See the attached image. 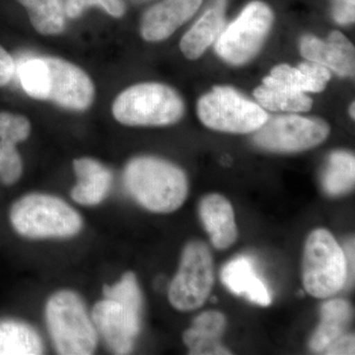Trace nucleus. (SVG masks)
Segmentation results:
<instances>
[{
	"instance_id": "nucleus-25",
	"label": "nucleus",
	"mask_w": 355,
	"mask_h": 355,
	"mask_svg": "<svg viewBox=\"0 0 355 355\" xmlns=\"http://www.w3.org/2000/svg\"><path fill=\"white\" fill-rule=\"evenodd\" d=\"M19 76L25 92L37 100H46L48 69L43 58H33L21 65Z\"/></svg>"
},
{
	"instance_id": "nucleus-30",
	"label": "nucleus",
	"mask_w": 355,
	"mask_h": 355,
	"mask_svg": "<svg viewBox=\"0 0 355 355\" xmlns=\"http://www.w3.org/2000/svg\"><path fill=\"white\" fill-rule=\"evenodd\" d=\"M15 72V62L6 49L0 46V87L10 83Z\"/></svg>"
},
{
	"instance_id": "nucleus-13",
	"label": "nucleus",
	"mask_w": 355,
	"mask_h": 355,
	"mask_svg": "<svg viewBox=\"0 0 355 355\" xmlns=\"http://www.w3.org/2000/svg\"><path fill=\"white\" fill-rule=\"evenodd\" d=\"M300 51L301 55L310 62L324 65L338 76H354V46L340 32H331L326 41L306 36L301 40Z\"/></svg>"
},
{
	"instance_id": "nucleus-17",
	"label": "nucleus",
	"mask_w": 355,
	"mask_h": 355,
	"mask_svg": "<svg viewBox=\"0 0 355 355\" xmlns=\"http://www.w3.org/2000/svg\"><path fill=\"white\" fill-rule=\"evenodd\" d=\"M221 280L229 291L237 295H246L251 302L261 306L272 303L270 291L258 277L253 263L245 257L229 261L221 272Z\"/></svg>"
},
{
	"instance_id": "nucleus-11",
	"label": "nucleus",
	"mask_w": 355,
	"mask_h": 355,
	"mask_svg": "<svg viewBox=\"0 0 355 355\" xmlns=\"http://www.w3.org/2000/svg\"><path fill=\"white\" fill-rule=\"evenodd\" d=\"M140 314L141 306L105 298L93 308L92 321L110 349L118 354H127L132 352L139 333Z\"/></svg>"
},
{
	"instance_id": "nucleus-18",
	"label": "nucleus",
	"mask_w": 355,
	"mask_h": 355,
	"mask_svg": "<svg viewBox=\"0 0 355 355\" xmlns=\"http://www.w3.org/2000/svg\"><path fill=\"white\" fill-rule=\"evenodd\" d=\"M272 83L298 92H322L331 78V72L317 62H304L297 69L288 64L275 67L268 76Z\"/></svg>"
},
{
	"instance_id": "nucleus-5",
	"label": "nucleus",
	"mask_w": 355,
	"mask_h": 355,
	"mask_svg": "<svg viewBox=\"0 0 355 355\" xmlns=\"http://www.w3.org/2000/svg\"><path fill=\"white\" fill-rule=\"evenodd\" d=\"M302 268L303 286L313 297H331L347 280L345 251L326 229H316L308 236Z\"/></svg>"
},
{
	"instance_id": "nucleus-6",
	"label": "nucleus",
	"mask_w": 355,
	"mask_h": 355,
	"mask_svg": "<svg viewBox=\"0 0 355 355\" xmlns=\"http://www.w3.org/2000/svg\"><path fill=\"white\" fill-rule=\"evenodd\" d=\"M198 114L205 127L218 132L249 133L268 119L265 110L230 87H216L198 102Z\"/></svg>"
},
{
	"instance_id": "nucleus-20",
	"label": "nucleus",
	"mask_w": 355,
	"mask_h": 355,
	"mask_svg": "<svg viewBox=\"0 0 355 355\" xmlns=\"http://www.w3.org/2000/svg\"><path fill=\"white\" fill-rule=\"evenodd\" d=\"M352 317L349 303L343 299H333L321 308V323L310 340L311 349L324 352L338 336L343 335Z\"/></svg>"
},
{
	"instance_id": "nucleus-24",
	"label": "nucleus",
	"mask_w": 355,
	"mask_h": 355,
	"mask_svg": "<svg viewBox=\"0 0 355 355\" xmlns=\"http://www.w3.org/2000/svg\"><path fill=\"white\" fill-rule=\"evenodd\" d=\"M355 159L347 151H336L329 157L323 175V187L327 193L340 196L354 188Z\"/></svg>"
},
{
	"instance_id": "nucleus-27",
	"label": "nucleus",
	"mask_w": 355,
	"mask_h": 355,
	"mask_svg": "<svg viewBox=\"0 0 355 355\" xmlns=\"http://www.w3.org/2000/svg\"><path fill=\"white\" fill-rule=\"evenodd\" d=\"M22 172V159L16 146L0 140V180L6 184H15Z\"/></svg>"
},
{
	"instance_id": "nucleus-12",
	"label": "nucleus",
	"mask_w": 355,
	"mask_h": 355,
	"mask_svg": "<svg viewBox=\"0 0 355 355\" xmlns=\"http://www.w3.org/2000/svg\"><path fill=\"white\" fill-rule=\"evenodd\" d=\"M202 0H163L146 11L140 34L147 42L164 41L193 17Z\"/></svg>"
},
{
	"instance_id": "nucleus-28",
	"label": "nucleus",
	"mask_w": 355,
	"mask_h": 355,
	"mask_svg": "<svg viewBox=\"0 0 355 355\" xmlns=\"http://www.w3.org/2000/svg\"><path fill=\"white\" fill-rule=\"evenodd\" d=\"M355 0H334V17L340 24L354 22Z\"/></svg>"
},
{
	"instance_id": "nucleus-7",
	"label": "nucleus",
	"mask_w": 355,
	"mask_h": 355,
	"mask_svg": "<svg viewBox=\"0 0 355 355\" xmlns=\"http://www.w3.org/2000/svg\"><path fill=\"white\" fill-rule=\"evenodd\" d=\"M214 282V260L205 243L193 241L184 247L177 275L170 284V303L179 311L202 307Z\"/></svg>"
},
{
	"instance_id": "nucleus-26",
	"label": "nucleus",
	"mask_w": 355,
	"mask_h": 355,
	"mask_svg": "<svg viewBox=\"0 0 355 355\" xmlns=\"http://www.w3.org/2000/svg\"><path fill=\"white\" fill-rule=\"evenodd\" d=\"M31 133V123L21 114L0 112V140L16 144L25 141Z\"/></svg>"
},
{
	"instance_id": "nucleus-21",
	"label": "nucleus",
	"mask_w": 355,
	"mask_h": 355,
	"mask_svg": "<svg viewBox=\"0 0 355 355\" xmlns=\"http://www.w3.org/2000/svg\"><path fill=\"white\" fill-rule=\"evenodd\" d=\"M254 98L263 108L275 112H308L312 108L313 101L305 93L291 90L272 83L268 77L263 85L254 90Z\"/></svg>"
},
{
	"instance_id": "nucleus-33",
	"label": "nucleus",
	"mask_w": 355,
	"mask_h": 355,
	"mask_svg": "<svg viewBox=\"0 0 355 355\" xmlns=\"http://www.w3.org/2000/svg\"><path fill=\"white\" fill-rule=\"evenodd\" d=\"M350 116H352V119H354V103H352V107H350Z\"/></svg>"
},
{
	"instance_id": "nucleus-14",
	"label": "nucleus",
	"mask_w": 355,
	"mask_h": 355,
	"mask_svg": "<svg viewBox=\"0 0 355 355\" xmlns=\"http://www.w3.org/2000/svg\"><path fill=\"white\" fill-rule=\"evenodd\" d=\"M198 211L203 227L216 249H228L234 244L238 229L234 210L227 198L218 193L205 196L200 200Z\"/></svg>"
},
{
	"instance_id": "nucleus-22",
	"label": "nucleus",
	"mask_w": 355,
	"mask_h": 355,
	"mask_svg": "<svg viewBox=\"0 0 355 355\" xmlns=\"http://www.w3.org/2000/svg\"><path fill=\"white\" fill-rule=\"evenodd\" d=\"M27 9L34 29L44 36H55L64 32V3L62 0H17Z\"/></svg>"
},
{
	"instance_id": "nucleus-4",
	"label": "nucleus",
	"mask_w": 355,
	"mask_h": 355,
	"mask_svg": "<svg viewBox=\"0 0 355 355\" xmlns=\"http://www.w3.org/2000/svg\"><path fill=\"white\" fill-rule=\"evenodd\" d=\"M46 320L58 354H92L97 345V330L83 300L74 292L53 294L46 307Z\"/></svg>"
},
{
	"instance_id": "nucleus-23",
	"label": "nucleus",
	"mask_w": 355,
	"mask_h": 355,
	"mask_svg": "<svg viewBox=\"0 0 355 355\" xmlns=\"http://www.w3.org/2000/svg\"><path fill=\"white\" fill-rule=\"evenodd\" d=\"M42 352L41 338L29 326L18 322L0 323V355H36Z\"/></svg>"
},
{
	"instance_id": "nucleus-15",
	"label": "nucleus",
	"mask_w": 355,
	"mask_h": 355,
	"mask_svg": "<svg viewBox=\"0 0 355 355\" xmlns=\"http://www.w3.org/2000/svg\"><path fill=\"white\" fill-rule=\"evenodd\" d=\"M78 183L72 189L71 198L83 205H99L108 196L113 176L108 168L91 158L73 161Z\"/></svg>"
},
{
	"instance_id": "nucleus-10",
	"label": "nucleus",
	"mask_w": 355,
	"mask_h": 355,
	"mask_svg": "<svg viewBox=\"0 0 355 355\" xmlns=\"http://www.w3.org/2000/svg\"><path fill=\"white\" fill-rule=\"evenodd\" d=\"M48 69L46 100L62 108L85 111L95 99V86L88 74L77 65L58 58H43Z\"/></svg>"
},
{
	"instance_id": "nucleus-19",
	"label": "nucleus",
	"mask_w": 355,
	"mask_h": 355,
	"mask_svg": "<svg viewBox=\"0 0 355 355\" xmlns=\"http://www.w3.org/2000/svg\"><path fill=\"white\" fill-rule=\"evenodd\" d=\"M223 28V6L217 4L209 9L202 17L184 35L180 43L182 53L189 60H198L214 43Z\"/></svg>"
},
{
	"instance_id": "nucleus-1",
	"label": "nucleus",
	"mask_w": 355,
	"mask_h": 355,
	"mask_svg": "<svg viewBox=\"0 0 355 355\" xmlns=\"http://www.w3.org/2000/svg\"><path fill=\"white\" fill-rule=\"evenodd\" d=\"M128 193L144 209L157 214L179 209L188 196V180L179 167L156 157L132 159L125 170Z\"/></svg>"
},
{
	"instance_id": "nucleus-32",
	"label": "nucleus",
	"mask_w": 355,
	"mask_h": 355,
	"mask_svg": "<svg viewBox=\"0 0 355 355\" xmlns=\"http://www.w3.org/2000/svg\"><path fill=\"white\" fill-rule=\"evenodd\" d=\"M65 15L69 18H77L89 8L87 0H65Z\"/></svg>"
},
{
	"instance_id": "nucleus-29",
	"label": "nucleus",
	"mask_w": 355,
	"mask_h": 355,
	"mask_svg": "<svg viewBox=\"0 0 355 355\" xmlns=\"http://www.w3.org/2000/svg\"><path fill=\"white\" fill-rule=\"evenodd\" d=\"M354 336L342 335L326 347V354L347 355L354 354Z\"/></svg>"
},
{
	"instance_id": "nucleus-31",
	"label": "nucleus",
	"mask_w": 355,
	"mask_h": 355,
	"mask_svg": "<svg viewBox=\"0 0 355 355\" xmlns=\"http://www.w3.org/2000/svg\"><path fill=\"white\" fill-rule=\"evenodd\" d=\"M89 7L98 6L102 7L107 13L113 17L121 18L125 12L123 0H87Z\"/></svg>"
},
{
	"instance_id": "nucleus-3",
	"label": "nucleus",
	"mask_w": 355,
	"mask_h": 355,
	"mask_svg": "<svg viewBox=\"0 0 355 355\" xmlns=\"http://www.w3.org/2000/svg\"><path fill=\"white\" fill-rule=\"evenodd\" d=\"M14 229L30 239L67 238L83 228L80 216L60 198L31 193L14 203L10 211Z\"/></svg>"
},
{
	"instance_id": "nucleus-2",
	"label": "nucleus",
	"mask_w": 355,
	"mask_h": 355,
	"mask_svg": "<svg viewBox=\"0 0 355 355\" xmlns=\"http://www.w3.org/2000/svg\"><path fill=\"white\" fill-rule=\"evenodd\" d=\"M114 118L130 127H161L183 118L184 104L174 89L161 83L137 84L125 89L112 106Z\"/></svg>"
},
{
	"instance_id": "nucleus-9",
	"label": "nucleus",
	"mask_w": 355,
	"mask_h": 355,
	"mask_svg": "<svg viewBox=\"0 0 355 355\" xmlns=\"http://www.w3.org/2000/svg\"><path fill=\"white\" fill-rule=\"evenodd\" d=\"M254 140L257 146L275 153H299L319 146L330 133L328 123L320 119L288 114L268 119Z\"/></svg>"
},
{
	"instance_id": "nucleus-16",
	"label": "nucleus",
	"mask_w": 355,
	"mask_h": 355,
	"mask_svg": "<svg viewBox=\"0 0 355 355\" xmlns=\"http://www.w3.org/2000/svg\"><path fill=\"white\" fill-rule=\"evenodd\" d=\"M225 327L226 319L222 313L205 311L193 320L191 328L184 331V345L193 355L231 354L220 343Z\"/></svg>"
},
{
	"instance_id": "nucleus-8",
	"label": "nucleus",
	"mask_w": 355,
	"mask_h": 355,
	"mask_svg": "<svg viewBox=\"0 0 355 355\" xmlns=\"http://www.w3.org/2000/svg\"><path fill=\"white\" fill-rule=\"evenodd\" d=\"M272 20L270 7L261 1L252 2L220 33L216 39V53L228 64H246L261 50Z\"/></svg>"
}]
</instances>
